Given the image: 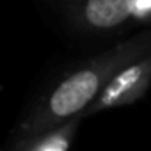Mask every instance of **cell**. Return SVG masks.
<instances>
[{
    "mask_svg": "<svg viewBox=\"0 0 151 151\" xmlns=\"http://www.w3.org/2000/svg\"><path fill=\"white\" fill-rule=\"evenodd\" d=\"M147 53H151V29L119 41L71 69L23 117L14 132V139L34 135L69 117L82 116L119 69Z\"/></svg>",
    "mask_w": 151,
    "mask_h": 151,
    "instance_id": "cell-1",
    "label": "cell"
},
{
    "mask_svg": "<svg viewBox=\"0 0 151 151\" xmlns=\"http://www.w3.org/2000/svg\"><path fill=\"white\" fill-rule=\"evenodd\" d=\"M151 86V53L124 66L107 82L96 100L84 110L82 117H91L100 112L132 105L146 96Z\"/></svg>",
    "mask_w": 151,
    "mask_h": 151,
    "instance_id": "cell-2",
    "label": "cell"
},
{
    "mask_svg": "<svg viewBox=\"0 0 151 151\" xmlns=\"http://www.w3.org/2000/svg\"><path fill=\"white\" fill-rule=\"evenodd\" d=\"M64 6L71 23L91 34L116 32L133 22V0H64Z\"/></svg>",
    "mask_w": 151,
    "mask_h": 151,
    "instance_id": "cell-3",
    "label": "cell"
},
{
    "mask_svg": "<svg viewBox=\"0 0 151 151\" xmlns=\"http://www.w3.org/2000/svg\"><path fill=\"white\" fill-rule=\"evenodd\" d=\"M82 121H84L82 116H75L34 135L18 137L13 140V149L14 151H68L75 144Z\"/></svg>",
    "mask_w": 151,
    "mask_h": 151,
    "instance_id": "cell-4",
    "label": "cell"
},
{
    "mask_svg": "<svg viewBox=\"0 0 151 151\" xmlns=\"http://www.w3.org/2000/svg\"><path fill=\"white\" fill-rule=\"evenodd\" d=\"M133 23H151V0H133Z\"/></svg>",
    "mask_w": 151,
    "mask_h": 151,
    "instance_id": "cell-5",
    "label": "cell"
}]
</instances>
